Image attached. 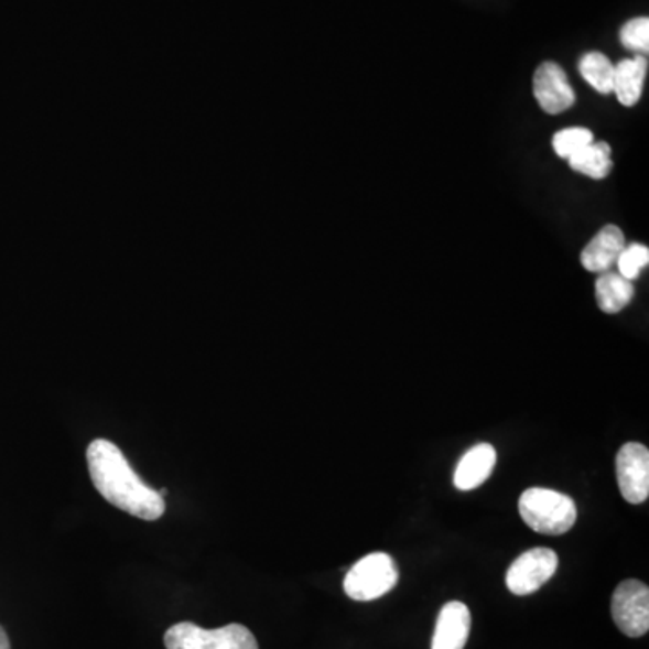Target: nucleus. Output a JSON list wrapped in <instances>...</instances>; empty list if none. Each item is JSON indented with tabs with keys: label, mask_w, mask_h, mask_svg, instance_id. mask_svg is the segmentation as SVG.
<instances>
[{
	"label": "nucleus",
	"mask_w": 649,
	"mask_h": 649,
	"mask_svg": "<svg viewBox=\"0 0 649 649\" xmlns=\"http://www.w3.org/2000/svg\"><path fill=\"white\" fill-rule=\"evenodd\" d=\"M87 466L90 480L105 500L121 511L155 521L164 515L166 506L161 493L147 486L134 469L130 467L127 456L107 439H96L87 447Z\"/></svg>",
	"instance_id": "obj_1"
},
{
	"label": "nucleus",
	"mask_w": 649,
	"mask_h": 649,
	"mask_svg": "<svg viewBox=\"0 0 649 649\" xmlns=\"http://www.w3.org/2000/svg\"><path fill=\"white\" fill-rule=\"evenodd\" d=\"M518 509L526 526L540 534H565L577 520V509L571 496L543 487H531L523 491Z\"/></svg>",
	"instance_id": "obj_2"
},
{
	"label": "nucleus",
	"mask_w": 649,
	"mask_h": 649,
	"mask_svg": "<svg viewBox=\"0 0 649 649\" xmlns=\"http://www.w3.org/2000/svg\"><path fill=\"white\" fill-rule=\"evenodd\" d=\"M166 649H258L255 635L246 626L234 625L204 630L194 623H177L164 634Z\"/></svg>",
	"instance_id": "obj_3"
},
{
	"label": "nucleus",
	"mask_w": 649,
	"mask_h": 649,
	"mask_svg": "<svg viewBox=\"0 0 649 649\" xmlns=\"http://www.w3.org/2000/svg\"><path fill=\"white\" fill-rule=\"evenodd\" d=\"M399 581L396 561L385 552H374L348 571L343 588L354 601H376L392 591Z\"/></svg>",
	"instance_id": "obj_4"
},
{
	"label": "nucleus",
	"mask_w": 649,
	"mask_h": 649,
	"mask_svg": "<svg viewBox=\"0 0 649 649\" xmlns=\"http://www.w3.org/2000/svg\"><path fill=\"white\" fill-rule=\"evenodd\" d=\"M612 617L623 634L642 637L649 630V588L646 583L626 580L615 588L612 597Z\"/></svg>",
	"instance_id": "obj_5"
},
{
	"label": "nucleus",
	"mask_w": 649,
	"mask_h": 649,
	"mask_svg": "<svg viewBox=\"0 0 649 649\" xmlns=\"http://www.w3.org/2000/svg\"><path fill=\"white\" fill-rule=\"evenodd\" d=\"M560 558L552 549L536 547L512 561L507 571V588L515 595H531L554 577Z\"/></svg>",
	"instance_id": "obj_6"
},
{
	"label": "nucleus",
	"mask_w": 649,
	"mask_h": 649,
	"mask_svg": "<svg viewBox=\"0 0 649 649\" xmlns=\"http://www.w3.org/2000/svg\"><path fill=\"white\" fill-rule=\"evenodd\" d=\"M617 482L626 501L639 506L649 496V452L639 442H628L617 453Z\"/></svg>",
	"instance_id": "obj_7"
},
{
	"label": "nucleus",
	"mask_w": 649,
	"mask_h": 649,
	"mask_svg": "<svg viewBox=\"0 0 649 649\" xmlns=\"http://www.w3.org/2000/svg\"><path fill=\"white\" fill-rule=\"evenodd\" d=\"M536 101L547 115H561L575 104V93L561 65L545 62L536 69Z\"/></svg>",
	"instance_id": "obj_8"
},
{
	"label": "nucleus",
	"mask_w": 649,
	"mask_h": 649,
	"mask_svg": "<svg viewBox=\"0 0 649 649\" xmlns=\"http://www.w3.org/2000/svg\"><path fill=\"white\" fill-rule=\"evenodd\" d=\"M472 631V612L461 601L442 606L433 634L432 649H464Z\"/></svg>",
	"instance_id": "obj_9"
},
{
	"label": "nucleus",
	"mask_w": 649,
	"mask_h": 649,
	"mask_svg": "<svg viewBox=\"0 0 649 649\" xmlns=\"http://www.w3.org/2000/svg\"><path fill=\"white\" fill-rule=\"evenodd\" d=\"M625 248L626 240L623 231L617 226H605L583 249L581 263L591 273H606L612 271Z\"/></svg>",
	"instance_id": "obj_10"
},
{
	"label": "nucleus",
	"mask_w": 649,
	"mask_h": 649,
	"mask_svg": "<svg viewBox=\"0 0 649 649\" xmlns=\"http://www.w3.org/2000/svg\"><path fill=\"white\" fill-rule=\"evenodd\" d=\"M496 466V450L491 444H478L462 456L453 476L458 491H473L491 476Z\"/></svg>",
	"instance_id": "obj_11"
},
{
	"label": "nucleus",
	"mask_w": 649,
	"mask_h": 649,
	"mask_svg": "<svg viewBox=\"0 0 649 649\" xmlns=\"http://www.w3.org/2000/svg\"><path fill=\"white\" fill-rule=\"evenodd\" d=\"M646 73H648V60L646 56L620 60L614 71V93L620 105L634 107L642 96L645 89Z\"/></svg>",
	"instance_id": "obj_12"
},
{
	"label": "nucleus",
	"mask_w": 649,
	"mask_h": 649,
	"mask_svg": "<svg viewBox=\"0 0 649 649\" xmlns=\"http://www.w3.org/2000/svg\"><path fill=\"white\" fill-rule=\"evenodd\" d=\"M634 282L620 277L614 271L601 273L595 282V298L601 311L606 314H617L634 300Z\"/></svg>",
	"instance_id": "obj_13"
},
{
	"label": "nucleus",
	"mask_w": 649,
	"mask_h": 649,
	"mask_svg": "<svg viewBox=\"0 0 649 649\" xmlns=\"http://www.w3.org/2000/svg\"><path fill=\"white\" fill-rule=\"evenodd\" d=\"M571 169L577 174L588 175L592 179H605L614 169L612 161L610 144L606 141H594L585 149L580 150L577 154L569 159Z\"/></svg>",
	"instance_id": "obj_14"
},
{
	"label": "nucleus",
	"mask_w": 649,
	"mask_h": 649,
	"mask_svg": "<svg viewBox=\"0 0 649 649\" xmlns=\"http://www.w3.org/2000/svg\"><path fill=\"white\" fill-rule=\"evenodd\" d=\"M614 71L615 65L612 64L610 58L597 51L586 53L580 62L581 76L601 95L614 93Z\"/></svg>",
	"instance_id": "obj_15"
},
{
	"label": "nucleus",
	"mask_w": 649,
	"mask_h": 649,
	"mask_svg": "<svg viewBox=\"0 0 649 649\" xmlns=\"http://www.w3.org/2000/svg\"><path fill=\"white\" fill-rule=\"evenodd\" d=\"M594 134L591 130L583 127H572V129L560 130L552 138V147L555 154L563 159H571L580 150L585 149L588 144L594 143Z\"/></svg>",
	"instance_id": "obj_16"
},
{
	"label": "nucleus",
	"mask_w": 649,
	"mask_h": 649,
	"mask_svg": "<svg viewBox=\"0 0 649 649\" xmlns=\"http://www.w3.org/2000/svg\"><path fill=\"white\" fill-rule=\"evenodd\" d=\"M649 263V249L642 244H631L623 249V253L619 255L617 260V273L620 277H625L626 280H637L640 277V271L648 268Z\"/></svg>",
	"instance_id": "obj_17"
},
{
	"label": "nucleus",
	"mask_w": 649,
	"mask_h": 649,
	"mask_svg": "<svg viewBox=\"0 0 649 649\" xmlns=\"http://www.w3.org/2000/svg\"><path fill=\"white\" fill-rule=\"evenodd\" d=\"M620 42L628 50L637 51V53H648L649 51V19L648 17H639V19L630 20L623 25L620 30Z\"/></svg>",
	"instance_id": "obj_18"
},
{
	"label": "nucleus",
	"mask_w": 649,
	"mask_h": 649,
	"mask_svg": "<svg viewBox=\"0 0 649 649\" xmlns=\"http://www.w3.org/2000/svg\"><path fill=\"white\" fill-rule=\"evenodd\" d=\"M0 649H11L10 639H8L2 626H0Z\"/></svg>",
	"instance_id": "obj_19"
}]
</instances>
